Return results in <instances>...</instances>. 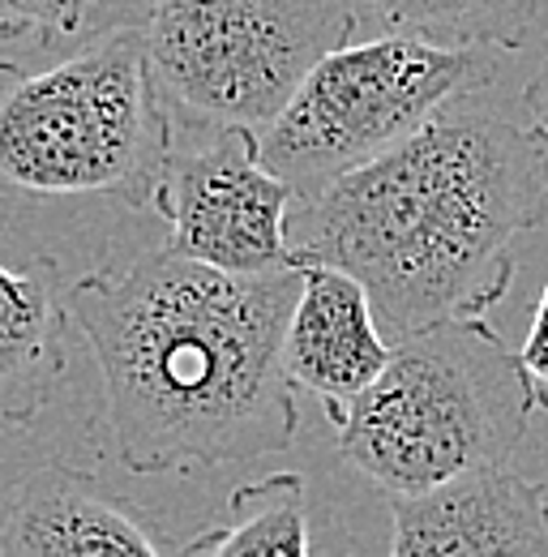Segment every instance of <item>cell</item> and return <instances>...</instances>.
Wrapping results in <instances>:
<instances>
[{
	"instance_id": "cell-5",
	"label": "cell",
	"mask_w": 548,
	"mask_h": 557,
	"mask_svg": "<svg viewBox=\"0 0 548 557\" xmlns=\"http://www.w3.org/2000/svg\"><path fill=\"white\" fill-rule=\"evenodd\" d=\"M356 30V0H154L141 26L167 112L214 134H266Z\"/></svg>"
},
{
	"instance_id": "cell-8",
	"label": "cell",
	"mask_w": 548,
	"mask_h": 557,
	"mask_svg": "<svg viewBox=\"0 0 548 557\" xmlns=\"http://www.w3.org/2000/svg\"><path fill=\"white\" fill-rule=\"evenodd\" d=\"M390 557H548V488L506 468L390 502Z\"/></svg>"
},
{
	"instance_id": "cell-4",
	"label": "cell",
	"mask_w": 548,
	"mask_h": 557,
	"mask_svg": "<svg viewBox=\"0 0 548 557\" xmlns=\"http://www.w3.org/2000/svg\"><path fill=\"white\" fill-rule=\"evenodd\" d=\"M172 154V112L141 26L52 70L0 61V189L26 198H116L154 207Z\"/></svg>"
},
{
	"instance_id": "cell-16",
	"label": "cell",
	"mask_w": 548,
	"mask_h": 557,
	"mask_svg": "<svg viewBox=\"0 0 548 557\" xmlns=\"http://www.w3.org/2000/svg\"><path fill=\"white\" fill-rule=\"evenodd\" d=\"M519 95H523V108L532 112V121H536L540 129H548V65L536 73Z\"/></svg>"
},
{
	"instance_id": "cell-6",
	"label": "cell",
	"mask_w": 548,
	"mask_h": 557,
	"mask_svg": "<svg viewBox=\"0 0 548 557\" xmlns=\"http://www.w3.org/2000/svg\"><path fill=\"white\" fill-rule=\"evenodd\" d=\"M497 73L501 52L484 48H437L408 35L351 39L258 134L262 163L296 198H309L415 138L459 95L493 86Z\"/></svg>"
},
{
	"instance_id": "cell-1",
	"label": "cell",
	"mask_w": 548,
	"mask_h": 557,
	"mask_svg": "<svg viewBox=\"0 0 548 557\" xmlns=\"http://www.w3.org/2000/svg\"><path fill=\"white\" fill-rule=\"evenodd\" d=\"M548 210V134L497 82L459 95L415 138L296 198L300 267L351 275L395 348L415 331L484 318L514 283V245Z\"/></svg>"
},
{
	"instance_id": "cell-15",
	"label": "cell",
	"mask_w": 548,
	"mask_h": 557,
	"mask_svg": "<svg viewBox=\"0 0 548 557\" xmlns=\"http://www.w3.org/2000/svg\"><path fill=\"white\" fill-rule=\"evenodd\" d=\"M519 364H523V382H527V391H532V408L548 412V283H545V292H540L532 331H527V339H523V348H519Z\"/></svg>"
},
{
	"instance_id": "cell-11",
	"label": "cell",
	"mask_w": 548,
	"mask_h": 557,
	"mask_svg": "<svg viewBox=\"0 0 548 557\" xmlns=\"http://www.w3.org/2000/svg\"><path fill=\"white\" fill-rule=\"evenodd\" d=\"M68 305L52 258L0 267V424L26 429L65 377Z\"/></svg>"
},
{
	"instance_id": "cell-13",
	"label": "cell",
	"mask_w": 548,
	"mask_h": 557,
	"mask_svg": "<svg viewBox=\"0 0 548 557\" xmlns=\"http://www.w3.org/2000/svg\"><path fill=\"white\" fill-rule=\"evenodd\" d=\"M386 22V35H408L437 48L510 52L536 26L540 0H364Z\"/></svg>"
},
{
	"instance_id": "cell-14",
	"label": "cell",
	"mask_w": 548,
	"mask_h": 557,
	"mask_svg": "<svg viewBox=\"0 0 548 557\" xmlns=\"http://www.w3.org/2000/svg\"><path fill=\"white\" fill-rule=\"evenodd\" d=\"M154 0H0V35L43 52H82L116 30L146 26Z\"/></svg>"
},
{
	"instance_id": "cell-7",
	"label": "cell",
	"mask_w": 548,
	"mask_h": 557,
	"mask_svg": "<svg viewBox=\"0 0 548 557\" xmlns=\"http://www.w3.org/2000/svg\"><path fill=\"white\" fill-rule=\"evenodd\" d=\"M291 207V185L266 172L249 129H223L189 154L172 150L154 189V210L167 219L163 253L223 275L304 271L287 245Z\"/></svg>"
},
{
	"instance_id": "cell-10",
	"label": "cell",
	"mask_w": 548,
	"mask_h": 557,
	"mask_svg": "<svg viewBox=\"0 0 548 557\" xmlns=\"http://www.w3.org/2000/svg\"><path fill=\"white\" fill-rule=\"evenodd\" d=\"M390 364V344L377 326L369 292L342 271L304 267V287L287 322L283 369L296 391L322 399L335 420Z\"/></svg>"
},
{
	"instance_id": "cell-3",
	"label": "cell",
	"mask_w": 548,
	"mask_h": 557,
	"mask_svg": "<svg viewBox=\"0 0 548 557\" xmlns=\"http://www.w3.org/2000/svg\"><path fill=\"white\" fill-rule=\"evenodd\" d=\"M532 391L488 318L441 322L390 348L382 377L331 420L339 455L390 502L506 472Z\"/></svg>"
},
{
	"instance_id": "cell-2",
	"label": "cell",
	"mask_w": 548,
	"mask_h": 557,
	"mask_svg": "<svg viewBox=\"0 0 548 557\" xmlns=\"http://www.w3.org/2000/svg\"><path fill=\"white\" fill-rule=\"evenodd\" d=\"M304 271L223 275L163 249L68 283L99 360L112 455L137 476L249 463L300 429L283 339Z\"/></svg>"
},
{
	"instance_id": "cell-12",
	"label": "cell",
	"mask_w": 548,
	"mask_h": 557,
	"mask_svg": "<svg viewBox=\"0 0 548 557\" xmlns=\"http://www.w3.org/2000/svg\"><path fill=\"white\" fill-rule=\"evenodd\" d=\"M176 557H309V488L300 472H274L232 488L227 519L189 536Z\"/></svg>"
},
{
	"instance_id": "cell-9",
	"label": "cell",
	"mask_w": 548,
	"mask_h": 557,
	"mask_svg": "<svg viewBox=\"0 0 548 557\" xmlns=\"http://www.w3.org/2000/svg\"><path fill=\"white\" fill-rule=\"evenodd\" d=\"M0 557H163L134 506L95 472L43 463L9 493Z\"/></svg>"
}]
</instances>
